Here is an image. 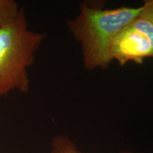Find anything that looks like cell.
Listing matches in <instances>:
<instances>
[{
    "instance_id": "obj_2",
    "label": "cell",
    "mask_w": 153,
    "mask_h": 153,
    "mask_svg": "<svg viewBox=\"0 0 153 153\" xmlns=\"http://www.w3.org/2000/svg\"><path fill=\"white\" fill-rule=\"evenodd\" d=\"M45 38V33L28 28L22 8L12 22L0 30V99L11 91L28 92V68Z\"/></svg>"
},
{
    "instance_id": "obj_6",
    "label": "cell",
    "mask_w": 153,
    "mask_h": 153,
    "mask_svg": "<svg viewBox=\"0 0 153 153\" xmlns=\"http://www.w3.org/2000/svg\"><path fill=\"white\" fill-rule=\"evenodd\" d=\"M140 16L147 19L153 26V0H146L144 1Z\"/></svg>"
},
{
    "instance_id": "obj_3",
    "label": "cell",
    "mask_w": 153,
    "mask_h": 153,
    "mask_svg": "<svg viewBox=\"0 0 153 153\" xmlns=\"http://www.w3.org/2000/svg\"><path fill=\"white\" fill-rule=\"evenodd\" d=\"M112 61L120 66L130 62L141 64L153 57V26L140 16L125 26L115 36L110 48Z\"/></svg>"
},
{
    "instance_id": "obj_5",
    "label": "cell",
    "mask_w": 153,
    "mask_h": 153,
    "mask_svg": "<svg viewBox=\"0 0 153 153\" xmlns=\"http://www.w3.org/2000/svg\"><path fill=\"white\" fill-rule=\"evenodd\" d=\"M21 9L14 0H0V30L16 19Z\"/></svg>"
},
{
    "instance_id": "obj_4",
    "label": "cell",
    "mask_w": 153,
    "mask_h": 153,
    "mask_svg": "<svg viewBox=\"0 0 153 153\" xmlns=\"http://www.w3.org/2000/svg\"><path fill=\"white\" fill-rule=\"evenodd\" d=\"M50 153H82L72 140L67 135H60L51 140ZM119 153H134L131 151H122Z\"/></svg>"
},
{
    "instance_id": "obj_1",
    "label": "cell",
    "mask_w": 153,
    "mask_h": 153,
    "mask_svg": "<svg viewBox=\"0 0 153 153\" xmlns=\"http://www.w3.org/2000/svg\"><path fill=\"white\" fill-rule=\"evenodd\" d=\"M141 10L142 6L106 9L98 3L80 4L79 13L75 18L67 21V26L79 43L82 61L87 70L108 68L113 62L110 55L113 40L139 16Z\"/></svg>"
}]
</instances>
